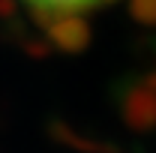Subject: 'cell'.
I'll return each mask as SVG.
<instances>
[{"mask_svg":"<svg viewBox=\"0 0 156 153\" xmlns=\"http://www.w3.org/2000/svg\"><path fill=\"white\" fill-rule=\"evenodd\" d=\"M24 12H30L42 24H75L105 12L120 0H15Z\"/></svg>","mask_w":156,"mask_h":153,"instance_id":"obj_1","label":"cell"}]
</instances>
